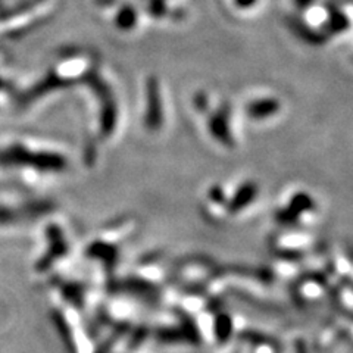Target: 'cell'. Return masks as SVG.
Instances as JSON below:
<instances>
[{
    "label": "cell",
    "instance_id": "6da1fadb",
    "mask_svg": "<svg viewBox=\"0 0 353 353\" xmlns=\"http://www.w3.org/2000/svg\"><path fill=\"white\" fill-rule=\"evenodd\" d=\"M48 239H49V250L44 253L41 259L39 261V263H37L39 271H46L66 253V243L63 240L61 230L54 228V227L49 228Z\"/></svg>",
    "mask_w": 353,
    "mask_h": 353
},
{
    "label": "cell",
    "instance_id": "7a4b0ae2",
    "mask_svg": "<svg viewBox=\"0 0 353 353\" xmlns=\"http://www.w3.org/2000/svg\"><path fill=\"white\" fill-rule=\"evenodd\" d=\"M58 290L62 299L74 307H83L84 305V285L75 281H58Z\"/></svg>",
    "mask_w": 353,
    "mask_h": 353
},
{
    "label": "cell",
    "instance_id": "3957f363",
    "mask_svg": "<svg viewBox=\"0 0 353 353\" xmlns=\"http://www.w3.org/2000/svg\"><path fill=\"white\" fill-rule=\"evenodd\" d=\"M52 321L54 328H57V333L61 337L63 346L68 349V352L71 353H77V346H75V340H74V334L71 331V327L66 321V318L63 316L62 312L59 311H53L52 314Z\"/></svg>",
    "mask_w": 353,
    "mask_h": 353
}]
</instances>
